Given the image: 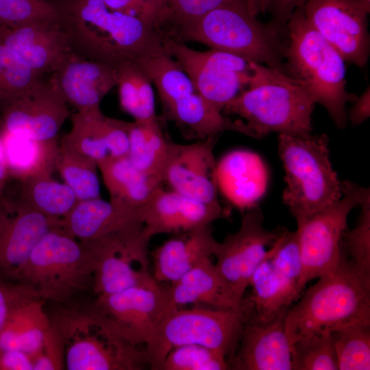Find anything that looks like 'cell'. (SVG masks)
I'll return each mask as SVG.
<instances>
[{
  "mask_svg": "<svg viewBox=\"0 0 370 370\" xmlns=\"http://www.w3.org/2000/svg\"><path fill=\"white\" fill-rule=\"evenodd\" d=\"M235 0H166L169 27L166 36L171 37L178 29L197 21L212 10Z\"/></svg>",
  "mask_w": 370,
  "mask_h": 370,
  "instance_id": "obj_46",
  "label": "cell"
},
{
  "mask_svg": "<svg viewBox=\"0 0 370 370\" xmlns=\"http://www.w3.org/2000/svg\"><path fill=\"white\" fill-rule=\"evenodd\" d=\"M269 253L273 272L293 304L301 295L299 285L302 272L297 231L278 227Z\"/></svg>",
  "mask_w": 370,
  "mask_h": 370,
  "instance_id": "obj_38",
  "label": "cell"
},
{
  "mask_svg": "<svg viewBox=\"0 0 370 370\" xmlns=\"http://www.w3.org/2000/svg\"><path fill=\"white\" fill-rule=\"evenodd\" d=\"M227 358L221 353L199 345H183L173 348L164 359L161 370H225Z\"/></svg>",
  "mask_w": 370,
  "mask_h": 370,
  "instance_id": "obj_44",
  "label": "cell"
},
{
  "mask_svg": "<svg viewBox=\"0 0 370 370\" xmlns=\"http://www.w3.org/2000/svg\"><path fill=\"white\" fill-rule=\"evenodd\" d=\"M50 320L63 341L65 369L136 370L147 363L145 351L127 340L95 303L62 309Z\"/></svg>",
  "mask_w": 370,
  "mask_h": 370,
  "instance_id": "obj_6",
  "label": "cell"
},
{
  "mask_svg": "<svg viewBox=\"0 0 370 370\" xmlns=\"http://www.w3.org/2000/svg\"><path fill=\"white\" fill-rule=\"evenodd\" d=\"M3 27V26H2V25H0V29H1Z\"/></svg>",
  "mask_w": 370,
  "mask_h": 370,
  "instance_id": "obj_55",
  "label": "cell"
},
{
  "mask_svg": "<svg viewBox=\"0 0 370 370\" xmlns=\"http://www.w3.org/2000/svg\"><path fill=\"white\" fill-rule=\"evenodd\" d=\"M62 219L46 216L20 203L0 201V275L16 282L38 241Z\"/></svg>",
  "mask_w": 370,
  "mask_h": 370,
  "instance_id": "obj_17",
  "label": "cell"
},
{
  "mask_svg": "<svg viewBox=\"0 0 370 370\" xmlns=\"http://www.w3.org/2000/svg\"><path fill=\"white\" fill-rule=\"evenodd\" d=\"M278 234V228L264 227L262 212L256 205L245 210L237 232L217 242L215 267L239 297H245L254 271L267 256L266 247L273 245Z\"/></svg>",
  "mask_w": 370,
  "mask_h": 370,
  "instance_id": "obj_15",
  "label": "cell"
},
{
  "mask_svg": "<svg viewBox=\"0 0 370 370\" xmlns=\"http://www.w3.org/2000/svg\"><path fill=\"white\" fill-rule=\"evenodd\" d=\"M329 138L323 133L280 134L278 151L285 171L282 200L297 223L342 197L341 182L330 158Z\"/></svg>",
  "mask_w": 370,
  "mask_h": 370,
  "instance_id": "obj_8",
  "label": "cell"
},
{
  "mask_svg": "<svg viewBox=\"0 0 370 370\" xmlns=\"http://www.w3.org/2000/svg\"><path fill=\"white\" fill-rule=\"evenodd\" d=\"M17 201L46 216L62 219L77 201L73 191L65 183L51 175H40L18 182Z\"/></svg>",
  "mask_w": 370,
  "mask_h": 370,
  "instance_id": "obj_34",
  "label": "cell"
},
{
  "mask_svg": "<svg viewBox=\"0 0 370 370\" xmlns=\"http://www.w3.org/2000/svg\"><path fill=\"white\" fill-rule=\"evenodd\" d=\"M251 294L249 297L256 319L267 322L287 312L289 301L273 269L269 250L266 258L254 271L249 282Z\"/></svg>",
  "mask_w": 370,
  "mask_h": 370,
  "instance_id": "obj_36",
  "label": "cell"
},
{
  "mask_svg": "<svg viewBox=\"0 0 370 370\" xmlns=\"http://www.w3.org/2000/svg\"><path fill=\"white\" fill-rule=\"evenodd\" d=\"M65 369L64 347L56 329L51 322L40 351L33 357V370Z\"/></svg>",
  "mask_w": 370,
  "mask_h": 370,
  "instance_id": "obj_48",
  "label": "cell"
},
{
  "mask_svg": "<svg viewBox=\"0 0 370 370\" xmlns=\"http://www.w3.org/2000/svg\"><path fill=\"white\" fill-rule=\"evenodd\" d=\"M0 42L15 53L40 76L53 74L73 51L59 21L3 27Z\"/></svg>",
  "mask_w": 370,
  "mask_h": 370,
  "instance_id": "obj_20",
  "label": "cell"
},
{
  "mask_svg": "<svg viewBox=\"0 0 370 370\" xmlns=\"http://www.w3.org/2000/svg\"><path fill=\"white\" fill-rule=\"evenodd\" d=\"M217 243L211 224L180 233L155 251L153 278L158 282L177 280L199 263L214 256Z\"/></svg>",
  "mask_w": 370,
  "mask_h": 370,
  "instance_id": "obj_26",
  "label": "cell"
},
{
  "mask_svg": "<svg viewBox=\"0 0 370 370\" xmlns=\"http://www.w3.org/2000/svg\"><path fill=\"white\" fill-rule=\"evenodd\" d=\"M106 5L142 21L148 26L164 34L169 21L166 0H103Z\"/></svg>",
  "mask_w": 370,
  "mask_h": 370,
  "instance_id": "obj_45",
  "label": "cell"
},
{
  "mask_svg": "<svg viewBox=\"0 0 370 370\" xmlns=\"http://www.w3.org/2000/svg\"><path fill=\"white\" fill-rule=\"evenodd\" d=\"M256 16L245 0H235L208 12L170 38L199 42L284 73L286 29L271 22L264 25Z\"/></svg>",
  "mask_w": 370,
  "mask_h": 370,
  "instance_id": "obj_5",
  "label": "cell"
},
{
  "mask_svg": "<svg viewBox=\"0 0 370 370\" xmlns=\"http://www.w3.org/2000/svg\"><path fill=\"white\" fill-rule=\"evenodd\" d=\"M92 282L88 247L62 226L36 244L16 282L29 285L43 300L65 302Z\"/></svg>",
  "mask_w": 370,
  "mask_h": 370,
  "instance_id": "obj_9",
  "label": "cell"
},
{
  "mask_svg": "<svg viewBox=\"0 0 370 370\" xmlns=\"http://www.w3.org/2000/svg\"><path fill=\"white\" fill-rule=\"evenodd\" d=\"M218 190L235 208L245 211L257 205L267 184L260 157L247 150H234L217 163Z\"/></svg>",
  "mask_w": 370,
  "mask_h": 370,
  "instance_id": "obj_25",
  "label": "cell"
},
{
  "mask_svg": "<svg viewBox=\"0 0 370 370\" xmlns=\"http://www.w3.org/2000/svg\"><path fill=\"white\" fill-rule=\"evenodd\" d=\"M95 304L132 345H146L166 309L164 286L159 282L97 296Z\"/></svg>",
  "mask_w": 370,
  "mask_h": 370,
  "instance_id": "obj_18",
  "label": "cell"
},
{
  "mask_svg": "<svg viewBox=\"0 0 370 370\" xmlns=\"http://www.w3.org/2000/svg\"><path fill=\"white\" fill-rule=\"evenodd\" d=\"M69 116L68 103L52 77H42L0 108L3 131L40 140L58 139Z\"/></svg>",
  "mask_w": 370,
  "mask_h": 370,
  "instance_id": "obj_14",
  "label": "cell"
},
{
  "mask_svg": "<svg viewBox=\"0 0 370 370\" xmlns=\"http://www.w3.org/2000/svg\"><path fill=\"white\" fill-rule=\"evenodd\" d=\"M164 288L166 310L188 305L241 309L250 303L249 297L241 298L234 292L211 258L199 263Z\"/></svg>",
  "mask_w": 370,
  "mask_h": 370,
  "instance_id": "obj_21",
  "label": "cell"
},
{
  "mask_svg": "<svg viewBox=\"0 0 370 370\" xmlns=\"http://www.w3.org/2000/svg\"><path fill=\"white\" fill-rule=\"evenodd\" d=\"M60 93L77 111L100 108L103 97L115 86V69L81 57L73 51L53 74Z\"/></svg>",
  "mask_w": 370,
  "mask_h": 370,
  "instance_id": "obj_23",
  "label": "cell"
},
{
  "mask_svg": "<svg viewBox=\"0 0 370 370\" xmlns=\"http://www.w3.org/2000/svg\"><path fill=\"white\" fill-rule=\"evenodd\" d=\"M253 311L197 306L166 310L145 345L147 363L160 370L168 353L183 345H199L223 354L229 361L238 347L245 324Z\"/></svg>",
  "mask_w": 370,
  "mask_h": 370,
  "instance_id": "obj_7",
  "label": "cell"
},
{
  "mask_svg": "<svg viewBox=\"0 0 370 370\" xmlns=\"http://www.w3.org/2000/svg\"><path fill=\"white\" fill-rule=\"evenodd\" d=\"M8 174L5 160L2 138V127L0 120V197L3 196V193L8 182Z\"/></svg>",
  "mask_w": 370,
  "mask_h": 370,
  "instance_id": "obj_52",
  "label": "cell"
},
{
  "mask_svg": "<svg viewBox=\"0 0 370 370\" xmlns=\"http://www.w3.org/2000/svg\"><path fill=\"white\" fill-rule=\"evenodd\" d=\"M114 69L122 109L135 121L157 119L151 82L136 61L123 60Z\"/></svg>",
  "mask_w": 370,
  "mask_h": 370,
  "instance_id": "obj_33",
  "label": "cell"
},
{
  "mask_svg": "<svg viewBox=\"0 0 370 370\" xmlns=\"http://www.w3.org/2000/svg\"><path fill=\"white\" fill-rule=\"evenodd\" d=\"M291 349L293 370H338L332 332L299 338Z\"/></svg>",
  "mask_w": 370,
  "mask_h": 370,
  "instance_id": "obj_40",
  "label": "cell"
},
{
  "mask_svg": "<svg viewBox=\"0 0 370 370\" xmlns=\"http://www.w3.org/2000/svg\"><path fill=\"white\" fill-rule=\"evenodd\" d=\"M226 217L222 207L206 204L162 187L147 208L143 223L146 234L151 238L160 234L191 231Z\"/></svg>",
  "mask_w": 370,
  "mask_h": 370,
  "instance_id": "obj_22",
  "label": "cell"
},
{
  "mask_svg": "<svg viewBox=\"0 0 370 370\" xmlns=\"http://www.w3.org/2000/svg\"><path fill=\"white\" fill-rule=\"evenodd\" d=\"M165 117L175 122L185 136L198 140L219 136L225 131L258 138L242 120L232 121L196 91L162 107Z\"/></svg>",
  "mask_w": 370,
  "mask_h": 370,
  "instance_id": "obj_27",
  "label": "cell"
},
{
  "mask_svg": "<svg viewBox=\"0 0 370 370\" xmlns=\"http://www.w3.org/2000/svg\"><path fill=\"white\" fill-rule=\"evenodd\" d=\"M219 136L190 144L169 140L163 182L172 190L199 202L222 207L218 199L213 149Z\"/></svg>",
  "mask_w": 370,
  "mask_h": 370,
  "instance_id": "obj_16",
  "label": "cell"
},
{
  "mask_svg": "<svg viewBox=\"0 0 370 370\" xmlns=\"http://www.w3.org/2000/svg\"><path fill=\"white\" fill-rule=\"evenodd\" d=\"M247 87L223 110L236 114L258 138L275 132L296 136L311 134L315 101L307 89L286 73L251 62Z\"/></svg>",
  "mask_w": 370,
  "mask_h": 370,
  "instance_id": "obj_2",
  "label": "cell"
},
{
  "mask_svg": "<svg viewBox=\"0 0 370 370\" xmlns=\"http://www.w3.org/2000/svg\"><path fill=\"white\" fill-rule=\"evenodd\" d=\"M44 301L31 299L14 310L0 334V352L20 349L33 358L40 351L51 325Z\"/></svg>",
  "mask_w": 370,
  "mask_h": 370,
  "instance_id": "obj_31",
  "label": "cell"
},
{
  "mask_svg": "<svg viewBox=\"0 0 370 370\" xmlns=\"http://www.w3.org/2000/svg\"><path fill=\"white\" fill-rule=\"evenodd\" d=\"M370 116V88L367 87L360 96L354 101V105L347 114V119L354 125L362 123Z\"/></svg>",
  "mask_w": 370,
  "mask_h": 370,
  "instance_id": "obj_51",
  "label": "cell"
},
{
  "mask_svg": "<svg viewBox=\"0 0 370 370\" xmlns=\"http://www.w3.org/2000/svg\"><path fill=\"white\" fill-rule=\"evenodd\" d=\"M71 130L59 145L97 162L109 156L116 140L121 120L105 116L100 108L70 114Z\"/></svg>",
  "mask_w": 370,
  "mask_h": 370,
  "instance_id": "obj_29",
  "label": "cell"
},
{
  "mask_svg": "<svg viewBox=\"0 0 370 370\" xmlns=\"http://www.w3.org/2000/svg\"><path fill=\"white\" fill-rule=\"evenodd\" d=\"M42 77L0 42V108Z\"/></svg>",
  "mask_w": 370,
  "mask_h": 370,
  "instance_id": "obj_42",
  "label": "cell"
},
{
  "mask_svg": "<svg viewBox=\"0 0 370 370\" xmlns=\"http://www.w3.org/2000/svg\"><path fill=\"white\" fill-rule=\"evenodd\" d=\"M362 5L370 12V0H358Z\"/></svg>",
  "mask_w": 370,
  "mask_h": 370,
  "instance_id": "obj_54",
  "label": "cell"
},
{
  "mask_svg": "<svg viewBox=\"0 0 370 370\" xmlns=\"http://www.w3.org/2000/svg\"><path fill=\"white\" fill-rule=\"evenodd\" d=\"M0 370H33V358L20 349L1 351Z\"/></svg>",
  "mask_w": 370,
  "mask_h": 370,
  "instance_id": "obj_50",
  "label": "cell"
},
{
  "mask_svg": "<svg viewBox=\"0 0 370 370\" xmlns=\"http://www.w3.org/2000/svg\"><path fill=\"white\" fill-rule=\"evenodd\" d=\"M288 46L284 72L307 89L316 103L321 105L338 128L347 121L345 109L358 95L346 90L345 60L306 21L300 7L286 23Z\"/></svg>",
  "mask_w": 370,
  "mask_h": 370,
  "instance_id": "obj_4",
  "label": "cell"
},
{
  "mask_svg": "<svg viewBox=\"0 0 370 370\" xmlns=\"http://www.w3.org/2000/svg\"><path fill=\"white\" fill-rule=\"evenodd\" d=\"M97 164L110 201L143 220L147 208L162 187V181L140 171L127 156H108Z\"/></svg>",
  "mask_w": 370,
  "mask_h": 370,
  "instance_id": "obj_24",
  "label": "cell"
},
{
  "mask_svg": "<svg viewBox=\"0 0 370 370\" xmlns=\"http://www.w3.org/2000/svg\"><path fill=\"white\" fill-rule=\"evenodd\" d=\"M360 206L357 224L345 230L341 247L362 282L370 289V197Z\"/></svg>",
  "mask_w": 370,
  "mask_h": 370,
  "instance_id": "obj_41",
  "label": "cell"
},
{
  "mask_svg": "<svg viewBox=\"0 0 370 370\" xmlns=\"http://www.w3.org/2000/svg\"><path fill=\"white\" fill-rule=\"evenodd\" d=\"M59 21L54 0H0V25L8 28Z\"/></svg>",
  "mask_w": 370,
  "mask_h": 370,
  "instance_id": "obj_43",
  "label": "cell"
},
{
  "mask_svg": "<svg viewBox=\"0 0 370 370\" xmlns=\"http://www.w3.org/2000/svg\"><path fill=\"white\" fill-rule=\"evenodd\" d=\"M338 369H370V324H354L332 332Z\"/></svg>",
  "mask_w": 370,
  "mask_h": 370,
  "instance_id": "obj_39",
  "label": "cell"
},
{
  "mask_svg": "<svg viewBox=\"0 0 370 370\" xmlns=\"http://www.w3.org/2000/svg\"><path fill=\"white\" fill-rule=\"evenodd\" d=\"M286 312L260 322L252 312L247 320L237 352L228 361L238 370H293L292 349L285 331Z\"/></svg>",
  "mask_w": 370,
  "mask_h": 370,
  "instance_id": "obj_19",
  "label": "cell"
},
{
  "mask_svg": "<svg viewBox=\"0 0 370 370\" xmlns=\"http://www.w3.org/2000/svg\"><path fill=\"white\" fill-rule=\"evenodd\" d=\"M55 169L77 201L101 197L96 160L59 145Z\"/></svg>",
  "mask_w": 370,
  "mask_h": 370,
  "instance_id": "obj_37",
  "label": "cell"
},
{
  "mask_svg": "<svg viewBox=\"0 0 370 370\" xmlns=\"http://www.w3.org/2000/svg\"><path fill=\"white\" fill-rule=\"evenodd\" d=\"M245 2L252 14L257 16L260 12H262L263 0H245Z\"/></svg>",
  "mask_w": 370,
  "mask_h": 370,
  "instance_id": "obj_53",
  "label": "cell"
},
{
  "mask_svg": "<svg viewBox=\"0 0 370 370\" xmlns=\"http://www.w3.org/2000/svg\"><path fill=\"white\" fill-rule=\"evenodd\" d=\"M1 197H0V201H1Z\"/></svg>",
  "mask_w": 370,
  "mask_h": 370,
  "instance_id": "obj_56",
  "label": "cell"
},
{
  "mask_svg": "<svg viewBox=\"0 0 370 370\" xmlns=\"http://www.w3.org/2000/svg\"><path fill=\"white\" fill-rule=\"evenodd\" d=\"M305 18L345 62L365 66L370 52L367 14L358 0H305Z\"/></svg>",
  "mask_w": 370,
  "mask_h": 370,
  "instance_id": "obj_13",
  "label": "cell"
},
{
  "mask_svg": "<svg viewBox=\"0 0 370 370\" xmlns=\"http://www.w3.org/2000/svg\"><path fill=\"white\" fill-rule=\"evenodd\" d=\"M305 0H263L262 12H269L273 24L286 28V23L294 10L302 5Z\"/></svg>",
  "mask_w": 370,
  "mask_h": 370,
  "instance_id": "obj_49",
  "label": "cell"
},
{
  "mask_svg": "<svg viewBox=\"0 0 370 370\" xmlns=\"http://www.w3.org/2000/svg\"><path fill=\"white\" fill-rule=\"evenodd\" d=\"M127 158L142 173L163 182L169 140L164 136L158 120L129 122Z\"/></svg>",
  "mask_w": 370,
  "mask_h": 370,
  "instance_id": "obj_32",
  "label": "cell"
},
{
  "mask_svg": "<svg viewBox=\"0 0 370 370\" xmlns=\"http://www.w3.org/2000/svg\"><path fill=\"white\" fill-rule=\"evenodd\" d=\"M318 279L286 313L285 331L291 345L304 336L370 324V289L343 249L336 267Z\"/></svg>",
  "mask_w": 370,
  "mask_h": 370,
  "instance_id": "obj_3",
  "label": "cell"
},
{
  "mask_svg": "<svg viewBox=\"0 0 370 370\" xmlns=\"http://www.w3.org/2000/svg\"><path fill=\"white\" fill-rule=\"evenodd\" d=\"M2 138L8 178L21 182L51 175L59 149L58 139L40 140L3 130Z\"/></svg>",
  "mask_w": 370,
  "mask_h": 370,
  "instance_id": "obj_30",
  "label": "cell"
},
{
  "mask_svg": "<svg viewBox=\"0 0 370 370\" xmlns=\"http://www.w3.org/2000/svg\"><path fill=\"white\" fill-rule=\"evenodd\" d=\"M162 44L189 77L195 91L221 111L249 82L251 62L241 57L213 49L197 51L167 36H163Z\"/></svg>",
  "mask_w": 370,
  "mask_h": 370,
  "instance_id": "obj_12",
  "label": "cell"
},
{
  "mask_svg": "<svg viewBox=\"0 0 370 370\" xmlns=\"http://www.w3.org/2000/svg\"><path fill=\"white\" fill-rule=\"evenodd\" d=\"M342 197L328 207L297 222L302 265L299 288L331 271L340 260L343 234L350 211L370 197L368 188L349 180L341 182Z\"/></svg>",
  "mask_w": 370,
  "mask_h": 370,
  "instance_id": "obj_10",
  "label": "cell"
},
{
  "mask_svg": "<svg viewBox=\"0 0 370 370\" xmlns=\"http://www.w3.org/2000/svg\"><path fill=\"white\" fill-rule=\"evenodd\" d=\"M37 298L41 299L32 287L0 275V334L16 307Z\"/></svg>",
  "mask_w": 370,
  "mask_h": 370,
  "instance_id": "obj_47",
  "label": "cell"
},
{
  "mask_svg": "<svg viewBox=\"0 0 370 370\" xmlns=\"http://www.w3.org/2000/svg\"><path fill=\"white\" fill-rule=\"evenodd\" d=\"M151 238L143 223L130 225L86 243L92 271L93 291L97 296L158 282L147 267Z\"/></svg>",
  "mask_w": 370,
  "mask_h": 370,
  "instance_id": "obj_11",
  "label": "cell"
},
{
  "mask_svg": "<svg viewBox=\"0 0 370 370\" xmlns=\"http://www.w3.org/2000/svg\"><path fill=\"white\" fill-rule=\"evenodd\" d=\"M72 51L114 67L125 60L164 50L160 32L134 16L110 10L103 0H54Z\"/></svg>",
  "mask_w": 370,
  "mask_h": 370,
  "instance_id": "obj_1",
  "label": "cell"
},
{
  "mask_svg": "<svg viewBox=\"0 0 370 370\" xmlns=\"http://www.w3.org/2000/svg\"><path fill=\"white\" fill-rule=\"evenodd\" d=\"M135 61L156 87L162 107L195 92L189 77L165 49Z\"/></svg>",
  "mask_w": 370,
  "mask_h": 370,
  "instance_id": "obj_35",
  "label": "cell"
},
{
  "mask_svg": "<svg viewBox=\"0 0 370 370\" xmlns=\"http://www.w3.org/2000/svg\"><path fill=\"white\" fill-rule=\"evenodd\" d=\"M141 223L140 217L98 197L77 201L62 219V227L77 240L89 242Z\"/></svg>",
  "mask_w": 370,
  "mask_h": 370,
  "instance_id": "obj_28",
  "label": "cell"
}]
</instances>
